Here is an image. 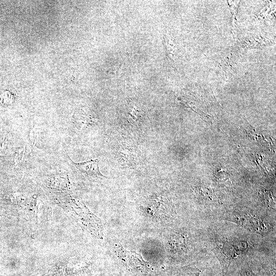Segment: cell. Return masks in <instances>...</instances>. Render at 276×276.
Wrapping results in <instances>:
<instances>
[{"mask_svg": "<svg viewBox=\"0 0 276 276\" xmlns=\"http://www.w3.org/2000/svg\"><path fill=\"white\" fill-rule=\"evenodd\" d=\"M229 220L236 222L249 231L257 233H265L267 227L261 219L250 214L233 213L226 216Z\"/></svg>", "mask_w": 276, "mask_h": 276, "instance_id": "7a4b0ae2", "label": "cell"}, {"mask_svg": "<svg viewBox=\"0 0 276 276\" xmlns=\"http://www.w3.org/2000/svg\"><path fill=\"white\" fill-rule=\"evenodd\" d=\"M216 178H217V179L219 182L228 181L232 183L229 179V174L224 170H220L219 171L216 175Z\"/></svg>", "mask_w": 276, "mask_h": 276, "instance_id": "5b68a950", "label": "cell"}, {"mask_svg": "<svg viewBox=\"0 0 276 276\" xmlns=\"http://www.w3.org/2000/svg\"><path fill=\"white\" fill-rule=\"evenodd\" d=\"M139 112L138 108L135 106H133L132 110L129 112V117L133 120H135L137 119Z\"/></svg>", "mask_w": 276, "mask_h": 276, "instance_id": "8992f818", "label": "cell"}, {"mask_svg": "<svg viewBox=\"0 0 276 276\" xmlns=\"http://www.w3.org/2000/svg\"><path fill=\"white\" fill-rule=\"evenodd\" d=\"M68 158L74 167L81 172L93 177H106L100 172L98 159H91L81 163H75L70 157Z\"/></svg>", "mask_w": 276, "mask_h": 276, "instance_id": "3957f363", "label": "cell"}, {"mask_svg": "<svg viewBox=\"0 0 276 276\" xmlns=\"http://www.w3.org/2000/svg\"><path fill=\"white\" fill-rule=\"evenodd\" d=\"M195 193L200 200L203 201H213L216 200V195L209 187L199 186L196 188Z\"/></svg>", "mask_w": 276, "mask_h": 276, "instance_id": "277c9868", "label": "cell"}, {"mask_svg": "<svg viewBox=\"0 0 276 276\" xmlns=\"http://www.w3.org/2000/svg\"><path fill=\"white\" fill-rule=\"evenodd\" d=\"M247 243L245 241L226 242L217 243L215 249L223 271L225 272L235 257L245 251Z\"/></svg>", "mask_w": 276, "mask_h": 276, "instance_id": "6da1fadb", "label": "cell"}]
</instances>
